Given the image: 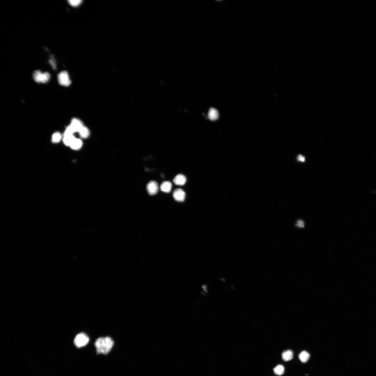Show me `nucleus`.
<instances>
[{
	"label": "nucleus",
	"mask_w": 376,
	"mask_h": 376,
	"mask_svg": "<svg viewBox=\"0 0 376 376\" xmlns=\"http://www.w3.org/2000/svg\"><path fill=\"white\" fill-rule=\"evenodd\" d=\"M114 345L113 340L108 336L98 338L94 343L97 353L98 354H108L112 350Z\"/></svg>",
	"instance_id": "nucleus-1"
},
{
	"label": "nucleus",
	"mask_w": 376,
	"mask_h": 376,
	"mask_svg": "<svg viewBox=\"0 0 376 376\" xmlns=\"http://www.w3.org/2000/svg\"><path fill=\"white\" fill-rule=\"evenodd\" d=\"M89 341V338L86 334L84 333H80L76 336L74 340V344L78 348L86 345Z\"/></svg>",
	"instance_id": "nucleus-2"
},
{
	"label": "nucleus",
	"mask_w": 376,
	"mask_h": 376,
	"mask_svg": "<svg viewBox=\"0 0 376 376\" xmlns=\"http://www.w3.org/2000/svg\"><path fill=\"white\" fill-rule=\"evenodd\" d=\"M33 76L35 81L38 83H46L49 81L50 78V75L49 73H42L39 70L34 71Z\"/></svg>",
	"instance_id": "nucleus-3"
},
{
	"label": "nucleus",
	"mask_w": 376,
	"mask_h": 376,
	"mask_svg": "<svg viewBox=\"0 0 376 376\" xmlns=\"http://www.w3.org/2000/svg\"><path fill=\"white\" fill-rule=\"evenodd\" d=\"M58 80L60 84L65 86H70L71 83L69 75L67 71H61L58 75Z\"/></svg>",
	"instance_id": "nucleus-4"
},
{
	"label": "nucleus",
	"mask_w": 376,
	"mask_h": 376,
	"mask_svg": "<svg viewBox=\"0 0 376 376\" xmlns=\"http://www.w3.org/2000/svg\"><path fill=\"white\" fill-rule=\"evenodd\" d=\"M147 190L150 195H156L159 191V186L157 183L155 181H150L147 185Z\"/></svg>",
	"instance_id": "nucleus-5"
},
{
	"label": "nucleus",
	"mask_w": 376,
	"mask_h": 376,
	"mask_svg": "<svg viewBox=\"0 0 376 376\" xmlns=\"http://www.w3.org/2000/svg\"><path fill=\"white\" fill-rule=\"evenodd\" d=\"M173 196L176 201L179 202H183L186 197V194L184 190L181 189H176L173 192Z\"/></svg>",
	"instance_id": "nucleus-6"
},
{
	"label": "nucleus",
	"mask_w": 376,
	"mask_h": 376,
	"mask_svg": "<svg viewBox=\"0 0 376 376\" xmlns=\"http://www.w3.org/2000/svg\"><path fill=\"white\" fill-rule=\"evenodd\" d=\"M70 125L75 130L76 132H79L80 130L84 126L82 121L77 118H74L71 120Z\"/></svg>",
	"instance_id": "nucleus-7"
},
{
	"label": "nucleus",
	"mask_w": 376,
	"mask_h": 376,
	"mask_svg": "<svg viewBox=\"0 0 376 376\" xmlns=\"http://www.w3.org/2000/svg\"><path fill=\"white\" fill-rule=\"evenodd\" d=\"M187 178L185 176L182 174H179L176 176L173 180V182L176 185L183 186L186 183Z\"/></svg>",
	"instance_id": "nucleus-8"
},
{
	"label": "nucleus",
	"mask_w": 376,
	"mask_h": 376,
	"mask_svg": "<svg viewBox=\"0 0 376 376\" xmlns=\"http://www.w3.org/2000/svg\"><path fill=\"white\" fill-rule=\"evenodd\" d=\"M172 187V184L169 181H164L161 184L160 190L162 191L168 193L171 192Z\"/></svg>",
	"instance_id": "nucleus-9"
},
{
	"label": "nucleus",
	"mask_w": 376,
	"mask_h": 376,
	"mask_svg": "<svg viewBox=\"0 0 376 376\" xmlns=\"http://www.w3.org/2000/svg\"><path fill=\"white\" fill-rule=\"evenodd\" d=\"M208 118L211 121H215L219 118V113L218 110L214 108H211L208 114Z\"/></svg>",
	"instance_id": "nucleus-10"
},
{
	"label": "nucleus",
	"mask_w": 376,
	"mask_h": 376,
	"mask_svg": "<svg viewBox=\"0 0 376 376\" xmlns=\"http://www.w3.org/2000/svg\"><path fill=\"white\" fill-rule=\"evenodd\" d=\"M83 142L82 140L75 138L70 147L74 150H78L81 148Z\"/></svg>",
	"instance_id": "nucleus-11"
},
{
	"label": "nucleus",
	"mask_w": 376,
	"mask_h": 376,
	"mask_svg": "<svg viewBox=\"0 0 376 376\" xmlns=\"http://www.w3.org/2000/svg\"><path fill=\"white\" fill-rule=\"evenodd\" d=\"M282 356L283 360L287 362L292 360L293 358V352L290 350L285 351L283 352Z\"/></svg>",
	"instance_id": "nucleus-12"
},
{
	"label": "nucleus",
	"mask_w": 376,
	"mask_h": 376,
	"mask_svg": "<svg viewBox=\"0 0 376 376\" xmlns=\"http://www.w3.org/2000/svg\"><path fill=\"white\" fill-rule=\"evenodd\" d=\"M78 133L80 137L83 139L88 138L90 134V132L88 128L85 126H84Z\"/></svg>",
	"instance_id": "nucleus-13"
},
{
	"label": "nucleus",
	"mask_w": 376,
	"mask_h": 376,
	"mask_svg": "<svg viewBox=\"0 0 376 376\" xmlns=\"http://www.w3.org/2000/svg\"><path fill=\"white\" fill-rule=\"evenodd\" d=\"M75 139V138L74 135H68L63 136L62 140L65 145L70 147Z\"/></svg>",
	"instance_id": "nucleus-14"
},
{
	"label": "nucleus",
	"mask_w": 376,
	"mask_h": 376,
	"mask_svg": "<svg viewBox=\"0 0 376 376\" xmlns=\"http://www.w3.org/2000/svg\"><path fill=\"white\" fill-rule=\"evenodd\" d=\"M310 354L306 351H303L299 354V359L301 362L305 363L308 361L310 358Z\"/></svg>",
	"instance_id": "nucleus-15"
},
{
	"label": "nucleus",
	"mask_w": 376,
	"mask_h": 376,
	"mask_svg": "<svg viewBox=\"0 0 376 376\" xmlns=\"http://www.w3.org/2000/svg\"><path fill=\"white\" fill-rule=\"evenodd\" d=\"M62 139L63 138L61 134L59 132H56L53 134L51 141L54 143H57L60 142Z\"/></svg>",
	"instance_id": "nucleus-16"
},
{
	"label": "nucleus",
	"mask_w": 376,
	"mask_h": 376,
	"mask_svg": "<svg viewBox=\"0 0 376 376\" xmlns=\"http://www.w3.org/2000/svg\"><path fill=\"white\" fill-rule=\"evenodd\" d=\"M285 369L283 366L281 365H277L273 369V371L276 375H281L284 374Z\"/></svg>",
	"instance_id": "nucleus-17"
},
{
	"label": "nucleus",
	"mask_w": 376,
	"mask_h": 376,
	"mask_svg": "<svg viewBox=\"0 0 376 376\" xmlns=\"http://www.w3.org/2000/svg\"><path fill=\"white\" fill-rule=\"evenodd\" d=\"M69 3L73 7H78L81 4L82 0H69L68 1Z\"/></svg>",
	"instance_id": "nucleus-18"
},
{
	"label": "nucleus",
	"mask_w": 376,
	"mask_h": 376,
	"mask_svg": "<svg viewBox=\"0 0 376 376\" xmlns=\"http://www.w3.org/2000/svg\"><path fill=\"white\" fill-rule=\"evenodd\" d=\"M296 225L298 227L303 228L304 226V222L302 220H298Z\"/></svg>",
	"instance_id": "nucleus-19"
},
{
	"label": "nucleus",
	"mask_w": 376,
	"mask_h": 376,
	"mask_svg": "<svg viewBox=\"0 0 376 376\" xmlns=\"http://www.w3.org/2000/svg\"><path fill=\"white\" fill-rule=\"evenodd\" d=\"M49 62L50 64L52 65V66L54 69H55L56 68V64L54 60L53 59H50Z\"/></svg>",
	"instance_id": "nucleus-20"
},
{
	"label": "nucleus",
	"mask_w": 376,
	"mask_h": 376,
	"mask_svg": "<svg viewBox=\"0 0 376 376\" xmlns=\"http://www.w3.org/2000/svg\"><path fill=\"white\" fill-rule=\"evenodd\" d=\"M297 159L298 161L302 162H304L305 161V157L302 156V155H299L298 156Z\"/></svg>",
	"instance_id": "nucleus-21"
}]
</instances>
